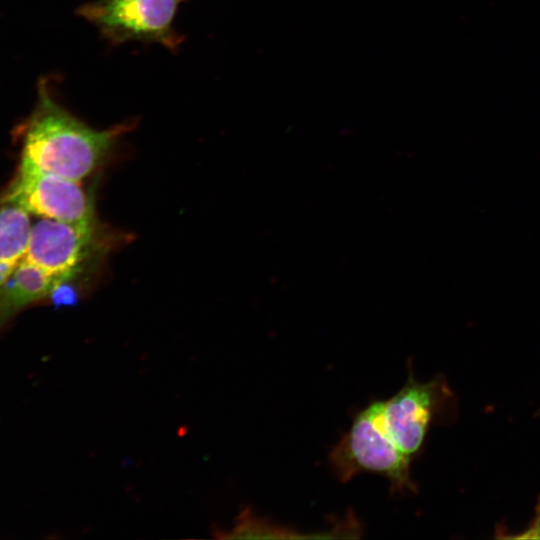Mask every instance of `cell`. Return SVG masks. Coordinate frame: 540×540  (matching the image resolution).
<instances>
[{"mask_svg":"<svg viewBox=\"0 0 540 540\" xmlns=\"http://www.w3.org/2000/svg\"><path fill=\"white\" fill-rule=\"evenodd\" d=\"M60 284L43 269L23 259L0 288V328L16 311L51 295Z\"/></svg>","mask_w":540,"mask_h":540,"instance_id":"obj_7","label":"cell"},{"mask_svg":"<svg viewBox=\"0 0 540 540\" xmlns=\"http://www.w3.org/2000/svg\"><path fill=\"white\" fill-rule=\"evenodd\" d=\"M452 395L442 374L430 381L419 382L409 363L404 385L384 401L386 429L399 449L411 460L421 451L433 420Z\"/></svg>","mask_w":540,"mask_h":540,"instance_id":"obj_5","label":"cell"},{"mask_svg":"<svg viewBox=\"0 0 540 540\" xmlns=\"http://www.w3.org/2000/svg\"><path fill=\"white\" fill-rule=\"evenodd\" d=\"M94 228L42 218L32 225L24 260L65 283L79 274L93 247Z\"/></svg>","mask_w":540,"mask_h":540,"instance_id":"obj_6","label":"cell"},{"mask_svg":"<svg viewBox=\"0 0 540 540\" xmlns=\"http://www.w3.org/2000/svg\"><path fill=\"white\" fill-rule=\"evenodd\" d=\"M31 227L23 208L10 203L0 208V288L23 260Z\"/></svg>","mask_w":540,"mask_h":540,"instance_id":"obj_8","label":"cell"},{"mask_svg":"<svg viewBox=\"0 0 540 540\" xmlns=\"http://www.w3.org/2000/svg\"><path fill=\"white\" fill-rule=\"evenodd\" d=\"M28 119L21 161L72 181L89 176L108 156L131 124L96 130L60 106L45 79L39 82L38 99Z\"/></svg>","mask_w":540,"mask_h":540,"instance_id":"obj_1","label":"cell"},{"mask_svg":"<svg viewBox=\"0 0 540 540\" xmlns=\"http://www.w3.org/2000/svg\"><path fill=\"white\" fill-rule=\"evenodd\" d=\"M180 0H96L77 14L93 24L110 44L158 43L176 52L184 40L173 27Z\"/></svg>","mask_w":540,"mask_h":540,"instance_id":"obj_3","label":"cell"},{"mask_svg":"<svg viewBox=\"0 0 540 540\" xmlns=\"http://www.w3.org/2000/svg\"><path fill=\"white\" fill-rule=\"evenodd\" d=\"M2 202L42 218L94 228L92 204L79 182L43 172L24 161Z\"/></svg>","mask_w":540,"mask_h":540,"instance_id":"obj_4","label":"cell"},{"mask_svg":"<svg viewBox=\"0 0 540 540\" xmlns=\"http://www.w3.org/2000/svg\"><path fill=\"white\" fill-rule=\"evenodd\" d=\"M384 400H372L359 410L349 430L329 453L333 474L342 483L360 473L384 476L394 493H417L411 462L389 435L383 415Z\"/></svg>","mask_w":540,"mask_h":540,"instance_id":"obj_2","label":"cell"}]
</instances>
